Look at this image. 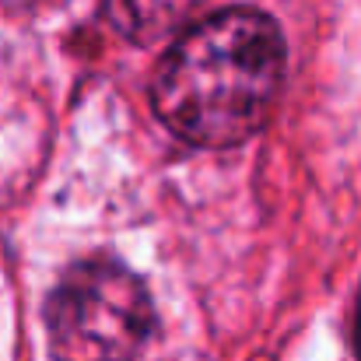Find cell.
Returning <instances> with one entry per match:
<instances>
[{
  "label": "cell",
  "mask_w": 361,
  "mask_h": 361,
  "mask_svg": "<svg viewBox=\"0 0 361 361\" xmlns=\"http://www.w3.org/2000/svg\"><path fill=\"white\" fill-rule=\"evenodd\" d=\"M154 330L144 281L109 256L74 263L46 298V337L56 361H133Z\"/></svg>",
  "instance_id": "cell-2"
},
{
  "label": "cell",
  "mask_w": 361,
  "mask_h": 361,
  "mask_svg": "<svg viewBox=\"0 0 361 361\" xmlns=\"http://www.w3.org/2000/svg\"><path fill=\"white\" fill-rule=\"evenodd\" d=\"M284 60V35L270 14L225 7L169 46L151 81L154 113L186 144H242L267 120Z\"/></svg>",
  "instance_id": "cell-1"
},
{
  "label": "cell",
  "mask_w": 361,
  "mask_h": 361,
  "mask_svg": "<svg viewBox=\"0 0 361 361\" xmlns=\"http://www.w3.org/2000/svg\"><path fill=\"white\" fill-rule=\"evenodd\" d=\"M190 7L193 0H106V14L116 32L137 46H151L172 35L190 14Z\"/></svg>",
  "instance_id": "cell-3"
}]
</instances>
